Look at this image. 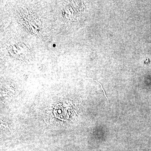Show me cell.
I'll return each instance as SVG.
<instances>
[{
	"mask_svg": "<svg viewBox=\"0 0 151 151\" xmlns=\"http://www.w3.org/2000/svg\"><path fill=\"white\" fill-rule=\"evenodd\" d=\"M94 81H96V82H98V83H99V84H100V85H101V88H102V90H103V92H104V94H105V97H106V98H107V100H108V103H109V104H110V102H109V100H108V97H107V95H106V94H105V90H104V89H103V86H102V84H100V82H98V81H96V80H94Z\"/></svg>",
	"mask_w": 151,
	"mask_h": 151,
	"instance_id": "6da1fadb",
	"label": "cell"
}]
</instances>
